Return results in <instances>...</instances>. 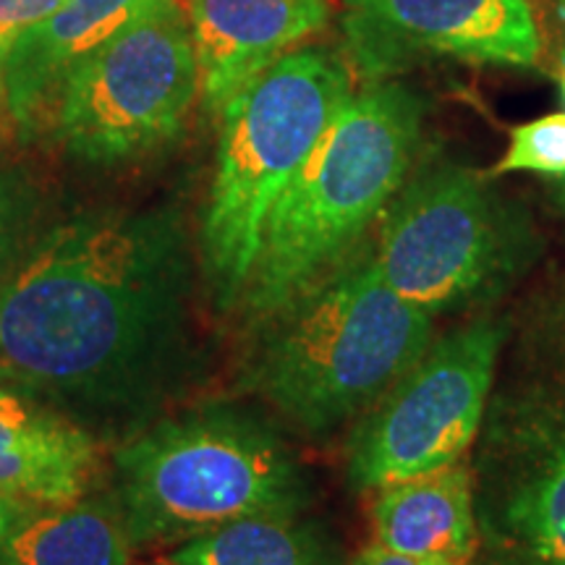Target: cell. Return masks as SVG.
Returning <instances> with one entry per match:
<instances>
[{
    "mask_svg": "<svg viewBox=\"0 0 565 565\" xmlns=\"http://www.w3.org/2000/svg\"><path fill=\"white\" fill-rule=\"evenodd\" d=\"M186 263L152 217H92L40 242L0 286V374L87 412L145 404L183 341Z\"/></svg>",
    "mask_w": 565,
    "mask_h": 565,
    "instance_id": "obj_1",
    "label": "cell"
},
{
    "mask_svg": "<svg viewBox=\"0 0 565 565\" xmlns=\"http://www.w3.org/2000/svg\"><path fill=\"white\" fill-rule=\"evenodd\" d=\"M422 113L404 84L374 82L349 97L267 215L242 296L257 320L349 263L412 173Z\"/></svg>",
    "mask_w": 565,
    "mask_h": 565,
    "instance_id": "obj_2",
    "label": "cell"
},
{
    "mask_svg": "<svg viewBox=\"0 0 565 565\" xmlns=\"http://www.w3.org/2000/svg\"><path fill=\"white\" fill-rule=\"evenodd\" d=\"M429 312L398 296L372 257L265 317L249 387L309 435L366 414L433 345Z\"/></svg>",
    "mask_w": 565,
    "mask_h": 565,
    "instance_id": "obj_3",
    "label": "cell"
},
{
    "mask_svg": "<svg viewBox=\"0 0 565 565\" xmlns=\"http://www.w3.org/2000/svg\"><path fill=\"white\" fill-rule=\"evenodd\" d=\"M351 95L349 66L324 47H303L223 105L202 223L204 270L223 301L244 296L273 204Z\"/></svg>",
    "mask_w": 565,
    "mask_h": 565,
    "instance_id": "obj_4",
    "label": "cell"
},
{
    "mask_svg": "<svg viewBox=\"0 0 565 565\" xmlns=\"http://www.w3.org/2000/svg\"><path fill=\"white\" fill-rule=\"evenodd\" d=\"M116 471L134 545L189 542L246 515L296 513L303 500L280 437L225 408L154 424L118 450Z\"/></svg>",
    "mask_w": 565,
    "mask_h": 565,
    "instance_id": "obj_5",
    "label": "cell"
},
{
    "mask_svg": "<svg viewBox=\"0 0 565 565\" xmlns=\"http://www.w3.org/2000/svg\"><path fill=\"white\" fill-rule=\"evenodd\" d=\"M196 92L192 21L166 0L71 71L58 131L79 158H131L179 134Z\"/></svg>",
    "mask_w": 565,
    "mask_h": 565,
    "instance_id": "obj_6",
    "label": "cell"
},
{
    "mask_svg": "<svg viewBox=\"0 0 565 565\" xmlns=\"http://www.w3.org/2000/svg\"><path fill=\"white\" fill-rule=\"evenodd\" d=\"M515 257L519 238L482 179L437 162L387 204L372 263L395 294L433 315L477 299Z\"/></svg>",
    "mask_w": 565,
    "mask_h": 565,
    "instance_id": "obj_7",
    "label": "cell"
},
{
    "mask_svg": "<svg viewBox=\"0 0 565 565\" xmlns=\"http://www.w3.org/2000/svg\"><path fill=\"white\" fill-rule=\"evenodd\" d=\"M500 345L503 328L494 322L429 345L351 435V487L383 490L461 461L490 408Z\"/></svg>",
    "mask_w": 565,
    "mask_h": 565,
    "instance_id": "obj_8",
    "label": "cell"
},
{
    "mask_svg": "<svg viewBox=\"0 0 565 565\" xmlns=\"http://www.w3.org/2000/svg\"><path fill=\"white\" fill-rule=\"evenodd\" d=\"M492 401L479 492L498 545L521 565H565V359Z\"/></svg>",
    "mask_w": 565,
    "mask_h": 565,
    "instance_id": "obj_9",
    "label": "cell"
},
{
    "mask_svg": "<svg viewBox=\"0 0 565 565\" xmlns=\"http://www.w3.org/2000/svg\"><path fill=\"white\" fill-rule=\"evenodd\" d=\"M343 38L370 84L433 55L519 68L542 55L532 0H343Z\"/></svg>",
    "mask_w": 565,
    "mask_h": 565,
    "instance_id": "obj_10",
    "label": "cell"
},
{
    "mask_svg": "<svg viewBox=\"0 0 565 565\" xmlns=\"http://www.w3.org/2000/svg\"><path fill=\"white\" fill-rule=\"evenodd\" d=\"M328 19V0H192L189 21L204 103L221 113L238 89Z\"/></svg>",
    "mask_w": 565,
    "mask_h": 565,
    "instance_id": "obj_11",
    "label": "cell"
},
{
    "mask_svg": "<svg viewBox=\"0 0 565 565\" xmlns=\"http://www.w3.org/2000/svg\"><path fill=\"white\" fill-rule=\"evenodd\" d=\"M97 469L92 437L32 395L0 385V494L30 508L87 498Z\"/></svg>",
    "mask_w": 565,
    "mask_h": 565,
    "instance_id": "obj_12",
    "label": "cell"
},
{
    "mask_svg": "<svg viewBox=\"0 0 565 565\" xmlns=\"http://www.w3.org/2000/svg\"><path fill=\"white\" fill-rule=\"evenodd\" d=\"M166 0H61L42 24L17 42L3 71V100L11 116L32 124L63 82L105 42Z\"/></svg>",
    "mask_w": 565,
    "mask_h": 565,
    "instance_id": "obj_13",
    "label": "cell"
},
{
    "mask_svg": "<svg viewBox=\"0 0 565 565\" xmlns=\"http://www.w3.org/2000/svg\"><path fill=\"white\" fill-rule=\"evenodd\" d=\"M374 542L422 561L471 565L479 547L475 479L466 463L387 484L372 505Z\"/></svg>",
    "mask_w": 565,
    "mask_h": 565,
    "instance_id": "obj_14",
    "label": "cell"
},
{
    "mask_svg": "<svg viewBox=\"0 0 565 565\" xmlns=\"http://www.w3.org/2000/svg\"><path fill=\"white\" fill-rule=\"evenodd\" d=\"M124 513L97 500L32 508L0 547V565H129Z\"/></svg>",
    "mask_w": 565,
    "mask_h": 565,
    "instance_id": "obj_15",
    "label": "cell"
},
{
    "mask_svg": "<svg viewBox=\"0 0 565 565\" xmlns=\"http://www.w3.org/2000/svg\"><path fill=\"white\" fill-rule=\"evenodd\" d=\"M171 565H328V550L294 513H263L194 536Z\"/></svg>",
    "mask_w": 565,
    "mask_h": 565,
    "instance_id": "obj_16",
    "label": "cell"
},
{
    "mask_svg": "<svg viewBox=\"0 0 565 565\" xmlns=\"http://www.w3.org/2000/svg\"><path fill=\"white\" fill-rule=\"evenodd\" d=\"M492 173H542L565 179V113L515 126L511 145Z\"/></svg>",
    "mask_w": 565,
    "mask_h": 565,
    "instance_id": "obj_17",
    "label": "cell"
},
{
    "mask_svg": "<svg viewBox=\"0 0 565 565\" xmlns=\"http://www.w3.org/2000/svg\"><path fill=\"white\" fill-rule=\"evenodd\" d=\"M61 0H0V97L3 71L17 42L58 9Z\"/></svg>",
    "mask_w": 565,
    "mask_h": 565,
    "instance_id": "obj_18",
    "label": "cell"
},
{
    "mask_svg": "<svg viewBox=\"0 0 565 565\" xmlns=\"http://www.w3.org/2000/svg\"><path fill=\"white\" fill-rule=\"evenodd\" d=\"M13 225H17V215H13V196L0 179V286L11 273V254H13Z\"/></svg>",
    "mask_w": 565,
    "mask_h": 565,
    "instance_id": "obj_19",
    "label": "cell"
},
{
    "mask_svg": "<svg viewBox=\"0 0 565 565\" xmlns=\"http://www.w3.org/2000/svg\"><path fill=\"white\" fill-rule=\"evenodd\" d=\"M542 19H545V26L540 30L542 42H553L557 58L565 63V0H545L542 3Z\"/></svg>",
    "mask_w": 565,
    "mask_h": 565,
    "instance_id": "obj_20",
    "label": "cell"
},
{
    "mask_svg": "<svg viewBox=\"0 0 565 565\" xmlns=\"http://www.w3.org/2000/svg\"><path fill=\"white\" fill-rule=\"evenodd\" d=\"M351 565H440L433 561H422V557H412L404 553H395V550L372 542L370 547H364L362 553L353 557Z\"/></svg>",
    "mask_w": 565,
    "mask_h": 565,
    "instance_id": "obj_21",
    "label": "cell"
},
{
    "mask_svg": "<svg viewBox=\"0 0 565 565\" xmlns=\"http://www.w3.org/2000/svg\"><path fill=\"white\" fill-rule=\"evenodd\" d=\"M30 511H32L30 505L19 503V500L9 498V494H0V547H3V542L9 540V534Z\"/></svg>",
    "mask_w": 565,
    "mask_h": 565,
    "instance_id": "obj_22",
    "label": "cell"
},
{
    "mask_svg": "<svg viewBox=\"0 0 565 565\" xmlns=\"http://www.w3.org/2000/svg\"><path fill=\"white\" fill-rule=\"evenodd\" d=\"M561 95H563V103H565V63H561Z\"/></svg>",
    "mask_w": 565,
    "mask_h": 565,
    "instance_id": "obj_23",
    "label": "cell"
},
{
    "mask_svg": "<svg viewBox=\"0 0 565 565\" xmlns=\"http://www.w3.org/2000/svg\"><path fill=\"white\" fill-rule=\"evenodd\" d=\"M563 196H565V186H563Z\"/></svg>",
    "mask_w": 565,
    "mask_h": 565,
    "instance_id": "obj_24",
    "label": "cell"
},
{
    "mask_svg": "<svg viewBox=\"0 0 565 565\" xmlns=\"http://www.w3.org/2000/svg\"><path fill=\"white\" fill-rule=\"evenodd\" d=\"M168 565H171V563H168Z\"/></svg>",
    "mask_w": 565,
    "mask_h": 565,
    "instance_id": "obj_25",
    "label": "cell"
}]
</instances>
